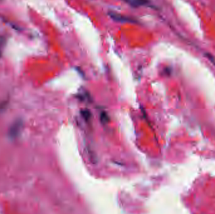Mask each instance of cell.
<instances>
[{
  "label": "cell",
  "instance_id": "cell-1",
  "mask_svg": "<svg viewBox=\"0 0 215 214\" xmlns=\"http://www.w3.org/2000/svg\"><path fill=\"white\" fill-rule=\"evenodd\" d=\"M110 16L112 18V19L116 20L118 22H133V20L127 18V17H125L122 15H120L119 14H117V13H109Z\"/></svg>",
  "mask_w": 215,
  "mask_h": 214
},
{
  "label": "cell",
  "instance_id": "cell-2",
  "mask_svg": "<svg viewBox=\"0 0 215 214\" xmlns=\"http://www.w3.org/2000/svg\"><path fill=\"white\" fill-rule=\"evenodd\" d=\"M125 1L131 5L137 6L145 5L147 3V0H125Z\"/></svg>",
  "mask_w": 215,
  "mask_h": 214
},
{
  "label": "cell",
  "instance_id": "cell-3",
  "mask_svg": "<svg viewBox=\"0 0 215 214\" xmlns=\"http://www.w3.org/2000/svg\"><path fill=\"white\" fill-rule=\"evenodd\" d=\"M3 45H4V40L1 38L0 39V55H1V54Z\"/></svg>",
  "mask_w": 215,
  "mask_h": 214
}]
</instances>
